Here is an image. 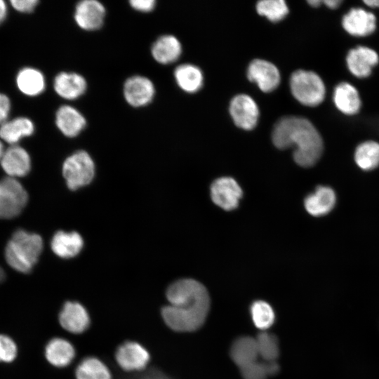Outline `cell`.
I'll return each mask as SVG.
<instances>
[{
	"label": "cell",
	"mask_w": 379,
	"mask_h": 379,
	"mask_svg": "<svg viewBox=\"0 0 379 379\" xmlns=\"http://www.w3.org/2000/svg\"><path fill=\"white\" fill-rule=\"evenodd\" d=\"M169 305L164 310L168 326L178 332H191L204 323L210 308V298L206 287L192 279H182L166 290Z\"/></svg>",
	"instance_id": "cell-1"
},
{
	"label": "cell",
	"mask_w": 379,
	"mask_h": 379,
	"mask_svg": "<svg viewBox=\"0 0 379 379\" xmlns=\"http://www.w3.org/2000/svg\"><path fill=\"white\" fill-rule=\"evenodd\" d=\"M272 138L279 149L294 147V161L302 167L312 166L323 153L321 134L306 118L288 116L280 119L274 126Z\"/></svg>",
	"instance_id": "cell-2"
},
{
	"label": "cell",
	"mask_w": 379,
	"mask_h": 379,
	"mask_svg": "<svg viewBox=\"0 0 379 379\" xmlns=\"http://www.w3.org/2000/svg\"><path fill=\"white\" fill-rule=\"evenodd\" d=\"M42 249L43 240L39 234L18 230L6 246V260L13 269L27 273L37 262Z\"/></svg>",
	"instance_id": "cell-3"
},
{
	"label": "cell",
	"mask_w": 379,
	"mask_h": 379,
	"mask_svg": "<svg viewBox=\"0 0 379 379\" xmlns=\"http://www.w3.org/2000/svg\"><path fill=\"white\" fill-rule=\"evenodd\" d=\"M290 88L293 97L307 107L318 106L326 96V86L322 79L312 71H295L290 78Z\"/></svg>",
	"instance_id": "cell-4"
},
{
	"label": "cell",
	"mask_w": 379,
	"mask_h": 379,
	"mask_svg": "<svg viewBox=\"0 0 379 379\" xmlns=\"http://www.w3.org/2000/svg\"><path fill=\"white\" fill-rule=\"evenodd\" d=\"M95 164L88 152L77 151L69 156L62 165V175L69 190L88 185L95 175Z\"/></svg>",
	"instance_id": "cell-5"
},
{
	"label": "cell",
	"mask_w": 379,
	"mask_h": 379,
	"mask_svg": "<svg viewBox=\"0 0 379 379\" xmlns=\"http://www.w3.org/2000/svg\"><path fill=\"white\" fill-rule=\"evenodd\" d=\"M28 200L27 191L15 178L6 177L0 180V218L18 215Z\"/></svg>",
	"instance_id": "cell-6"
},
{
	"label": "cell",
	"mask_w": 379,
	"mask_h": 379,
	"mask_svg": "<svg viewBox=\"0 0 379 379\" xmlns=\"http://www.w3.org/2000/svg\"><path fill=\"white\" fill-rule=\"evenodd\" d=\"M346 66L349 72L355 77H368L373 69L379 62V55L373 48L366 46H358L351 48L345 58Z\"/></svg>",
	"instance_id": "cell-7"
},
{
	"label": "cell",
	"mask_w": 379,
	"mask_h": 379,
	"mask_svg": "<svg viewBox=\"0 0 379 379\" xmlns=\"http://www.w3.org/2000/svg\"><path fill=\"white\" fill-rule=\"evenodd\" d=\"M341 25L348 34L364 37L375 31L377 19L373 13L363 8H352L343 16Z\"/></svg>",
	"instance_id": "cell-8"
},
{
	"label": "cell",
	"mask_w": 379,
	"mask_h": 379,
	"mask_svg": "<svg viewBox=\"0 0 379 379\" xmlns=\"http://www.w3.org/2000/svg\"><path fill=\"white\" fill-rule=\"evenodd\" d=\"M118 365L126 371H142L147 366L150 355L140 343L126 341L118 347L115 352Z\"/></svg>",
	"instance_id": "cell-9"
},
{
	"label": "cell",
	"mask_w": 379,
	"mask_h": 379,
	"mask_svg": "<svg viewBox=\"0 0 379 379\" xmlns=\"http://www.w3.org/2000/svg\"><path fill=\"white\" fill-rule=\"evenodd\" d=\"M242 190L237 182L230 177L215 180L211 187V197L217 206L225 211L236 208L242 197Z\"/></svg>",
	"instance_id": "cell-10"
},
{
	"label": "cell",
	"mask_w": 379,
	"mask_h": 379,
	"mask_svg": "<svg viewBox=\"0 0 379 379\" xmlns=\"http://www.w3.org/2000/svg\"><path fill=\"white\" fill-rule=\"evenodd\" d=\"M230 113L234 124L244 130H252L258 123L259 109L254 100L248 95L234 96L230 104Z\"/></svg>",
	"instance_id": "cell-11"
},
{
	"label": "cell",
	"mask_w": 379,
	"mask_h": 379,
	"mask_svg": "<svg viewBox=\"0 0 379 379\" xmlns=\"http://www.w3.org/2000/svg\"><path fill=\"white\" fill-rule=\"evenodd\" d=\"M124 96L126 101L135 107L148 105L155 94L152 81L143 76L129 77L124 84Z\"/></svg>",
	"instance_id": "cell-12"
},
{
	"label": "cell",
	"mask_w": 379,
	"mask_h": 379,
	"mask_svg": "<svg viewBox=\"0 0 379 379\" xmlns=\"http://www.w3.org/2000/svg\"><path fill=\"white\" fill-rule=\"evenodd\" d=\"M248 79L255 82L259 88L266 93L276 89L280 82V74L272 63L261 60H253L247 69Z\"/></svg>",
	"instance_id": "cell-13"
},
{
	"label": "cell",
	"mask_w": 379,
	"mask_h": 379,
	"mask_svg": "<svg viewBox=\"0 0 379 379\" xmlns=\"http://www.w3.org/2000/svg\"><path fill=\"white\" fill-rule=\"evenodd\" d=\"M61 326L67 331L79 334L84 332L90 324V317L86 309L76 301L66 302L59 314Z\"/></svg>",
	"instance_id": "cell-14"
},
{
	"label": "cell",
	"mask_w": 379,
	"mask_h": 379,
	"mask_svg": "<svg viewBox=\"0 0 379 379\" xmlns=\"http://www.w3.org/2000/svg\"><path fill=\"white\" fill-rule=\"evenodd\" d=\"M105 16V6L96 0H84L75 8L74 20L77 25L87 31L99 29Z\"/></svg>",
	"instance_id": "cell-15"
},
{
	"label": "cell",
	"mask_w": 379,
	"mask_h": 379,
	"mask_svg": "<svg viewBox=\"0 0 379 379\" xmlns=\"http://www.w3.org/2000/svg\"><path fill=\"white\" fill-rule=\"evenodd\" d=\"M333 101L336 109L347 116L358 114L362 105L358 90L347 81L340 82L335 86Z\"/></svg>",
	"instance_id": "cell-16"
},
{
	"label": "cell",
	"mask_w": 379,
	"mask_h": 379,
	"mask_svg": "<svg viewBox=\"0 0 379 379\" xmlns=\"http://www.w3.org/2000/svg\"><path fill=\"white\" fill-rule=\"evenodd\" d=\"M0 163L8 177L13 178L26 175L31 168L29 154L24 148L15 145L4 151Z\"/></svg>",
	"instance_id": "cell-17"
},
{
	"label": "cell",
	"mask_w": 379,
	"mask_h": 379,
	"mask_svg": "<svg viewBox=\"0 0 379 379\" xmlns=\"http://www.w3.org/2000/svg\"><path fill=\"white\" fill-rule=\"evenodd\" d=\"M56 93L66 100H75L86 91L87 83L84 77L75 72H60L54 79Z\"/></svg>",
	"instance_id": "cell-18"
},
{
	"label": "cell",
	"mask_w": 379,
	"mask_h": 379,
	"mask_svg": "<svg viewBox=\"0 0 379 379\" xmlns=\"http://www.w3.org/2000/svg\"><path fill=\"white\" fill-rule=\"evenodd\" d=\"M55 124L64 135L73 138L84 130L86 121L76 108L70 105H62L56 112Z\"/></svg>",
	"instance_id": "cell-19"
},
{
	"label": "cell",
	"mask_w": 379,
	"mask_h": 379,
	"mask_svg": "<svg viewBox=\"0 0 379 379\" xmlns=\"http://www.w3.org/2000/svg\"><path fill=\"white\" fill-rule=\"evenodd\" d=\"M334 191L326 186H319L305 199L306 211L312 215L319 217L328 213L335 204Z\"/></svg>",
	"instance_id": "cell-20"
},
{
	"label": "cell",
	"mask_w": 379,
	"mask_h": 379,
	"mask_svg": "<svg viewBox=\"0 0 379 379\" xmlns=\"http://www.w3.org/2000/svg\"><path fill=\"white\" fill-rule=\"evenodd\" d=\"M84 241L77 232H57L51 243L53 253L62 258H71L77 255L81 251Z\"/></svg>",
	"instance_id": "cell-21"
},
{
	"label": "cell",
	"mask_w": 379,
	"mask_h": 379,
	"mask_svg": "<svg viewBox=\"0 0 379 379\" xmlns=\"http://www.w3.org/2000/svg\"><path fill=\"white\" fill-rule=\"evenodd\" d=\"M75 354L72 343L62 338L51 339L45 348V356L48 361L58 368L69 365L74 360Z\"/></svg>",
	"instance_id": "cell-22"
},
{
	"label": "cell",
	"mask_w": 379,
	"mask_h": 379,
	"mask_svg": "<svg viewBox=\"0 0 379 379\" xmlns=\"http://www.w3.org/2000/svg\"><path fill=\"white\" fill-rule=\"evenodd\" d=\"M182 53L178 39L173 35H164L152 44L151 53L153 58L160 64L167 65L176 61Z\"/></svg>",
	"instance_id": "cell-23"
},
{
	"label": "cell",
	"mask_w": 379,
	"mask_h": 379,
	"mask_svg": "<svg viewBox=\"0 0 379 379\" xmlns=\"http://www.w3.org/2000/svg\"><path fill=\"white\" fill-rule=\"evenodd\" d=\"M232 361L239 368L258 360L256 339L249 336L238 338L230 349Z\"/></svg>",
	"instance_id": "cell-24"
},
{
	"label": "cell",
	"mask_w": 379,
	"mask_h": 379,
	"mask_svg": "<svg viewBox=\"0 0 379 379\" xmlns=\"http://www.w3.org/2000/svg\"><path fill=\"white\" fill-rule=\"evenodd\" d=\"M34 131L33 122L26 117H17L6 121L0 126V138L15 145L22 138L31 135Z\"/></svg>",
	"instance_id": "cell-25"
},
{
	"label": "cell",
	"mask_w": 379,
	"mask_h": 379,
	"mask_svg": "<svg viewBox=\"0 0 379 379\" xmlns=\"http://www.w3.org/2000/svg\"><path fill=\"white\" fill-rule=\"evenodd\" d=\"M16 84L19 90L29 96L41 94L46 85L43 74L33 67H25L20 69L16 77Z\"/></svg>",
	"instance_id": "cell-26"
},
{
	"label": "cell",
	"mask_w": 379,
	"mask_h": 379,
	"mask_svg": "<svg viewBox=\"0 0 379 379\" xmlns=\"http://www.w3.org/2000/svg\"><path fill=\"white\" fill-rule=\"evenodd\" d=\"M174 77L178 86L187 93H195L203 85L204 77L201 69L191 64L178 66L174 71Z\"/></svg>",
	"instance_id": "cell-27"
},
{
	"label": "cell",
	"mask_w": 379,
	"mask_h": 379,
	"mask_svg": "<svg viewBox=\"0 0 379 379\" xmlns=\"http://www.w3.org/2000/svg\"><path fill=\"white\" fill-rule=\"evenodd\" d=\"M354 159L363 171H371L379 166V142L366 140L359 144L354 151Z\"/></svg>",
	"instance_id": "cell-28"
},
{
	"label": "cell",
	"mask_w": 379,
	"mask_h": 379,
	"mask_svg": "<svg viewBox=\"0 0 379 379\" xmlns=\"http://www.w3.org/2000/svg\"><path fill=\"white\" fill-rule=\"evenodd\" d=\"M75 375L76 379H112L108 367L93 357H86L78 364Z\"/></svg>",
	"instance_id": "cell-29"
},
{
	"label": "cell",
	"mask_w": 379,
	"mask_h": 379,
	"mask_svg": "<svg viewBox=\"0 0 379 379\" xmlns=\"http://www.w3.org/2000/svg\"><path fill=\"white\" fill-rule=\"evenodd\" d=\"M279 370L277 361H259L257 360L250 364L240 368V372L244 379H267L268 376L274 375Z\"/></svg>",
	"instance_id": "cell-30"
},
{
	"label": "cell",
	"mask_w": 379,
	"mask_h": 379,
	"mask_svg": "<svg viewBox=\"0 0 379 379\" xmlns=\"http://www.w3.org/2000/svg\"><path fill=\"white\" fill-rule=\"evenodd\" d=\"M251 314L255 326L260 330L269 328L275 319L271 305L263 300L255 301L251 306Z\"/></svg>",
	"instance_id": "cell-31"
},
{
	"label": "cell",
	"mask_w": 379,
	"mask_h": 379,
	"mask_svg": "<svg viewBox=\"0 0 379 379\" xmlns=\"http://www.w3.org/2000/svg\"><path fill=\"white\" fill-rule=\"evenodd\" d=\"M259 357L265 361H276L279 354L278 340L275 335L261 332L255 338Z\"/></svg>",
	"instance_id": "cell-32"
},
{
	"label": "cell",
	"mask_w": 379,
	"mask_h": 379,
	"mask_svg": "<svg viewBox=\"0 0 379 379\" xmlns=\"http://www.w3.org/2000/svg\"><path fill=\"white\" fill-rule=\"evenodd\" d=\"M258 13L272 22L284 19L288 13V8L283 0H262L256 4Z\"/></svg>",
	"instance_id": "cell-33"
},
{
	"label": "cell",
	"mask_w": 379,
	"mask_h": 379,
	"mask_svg": "<svg viewBox=\"0 0 379 379\" xmlns=\"http://www.w3.org/2000/svg\"><path fill=\"white\" fill-rule=\"evenodd\" d=\"M17 347L9 337L0 335V361L10 362L16 357Z\"/></svg>",
	"instance_id": "cell-34"
},
{
	"label": "cell",
	"mask_w": 379,
	"mask_h": 379,
	"mask_svg": "<svg viewBox=\"0 0 379 379\" xmlns=\"http://www.w3.org/2000/svg\"><path fill=\"white\" fill-rule=\"evenodd\" d=\"M11 6L18 11L22 13H31L36 7L37 0H11Z\"/></svg>",
	"instance_id": "cell-35"
},
{
	"label": "cell",
	"mask_w": 379,
	"mask_h": 379,
	"mask_svg": "<svg viewBox=\"0 0 379 379\" xmlns=\"http://www.w3.org/2000/svg\"><path fill=\"white\" fill-rule=\"evenodd\" d=\"M129 3L133 9L141 12L152 11L156 4V1L154 0H133L130 1Z\"/></svg>",
	"instance_id": "cell-36"
},
{
	"label": "cell",
	"mask_w": 379,
	"mask_h": 379,
	"mask_svg": "<svg viewBox=\"0 0 379 379\" xmlns=\"http://www.w3.org/2000/svg\"><path fill=\"white\" fill-rule=\"evenodd\" d=\"M11 109V102L8 96L0 93V124L6 121Z\"/></svg>",
	"instance_id": "cell-37"
},
{
	"label": "cell",
	"mask_w": 379,
	"mask_h": 379,
	"mask_svg": "<svg viewBox=\"0 0 379 379\" xmlns=\"http://www.w3.org/2000/svg\"><path fill=\"white\" fill-rule=\"evenodd\" d=\"M322 3L328 8L331 10H335L338 8L340 5L343 3V0H324L322 1Z\"/></svg>",
	"instance_id": "cell-38"
},
{
	"label": "cell",
	"mask_w": 379,
	"mask_h": 379,
	"mask_svg": "<svg viewBox=\"0 0 379 379\" xmlns=\"http://www.w3.org/2000/svg\"><path fill=\"white\" fill-rule=\"evenodd\" d=\"M7 15V6L4 1L0 0V24L4 20Z\"/></svg>",
	"instance_id": "cell-39"
},
{
	"label": "cell",
	"mask_w": 379,
	"mask_h": 379,
	"mask_svg": "<svg viewBox=\"0 0 379 379\" xmlns=\"http://www.w3.org/2000/svg\"><path fill=\"white\" fill-rule=\"evenodd\" d=\"M363 3L369 8H379V0H364Z\"/></svg>",
	"instance_id": "cell-40"
},
{
	"label": "cell",
	"mask_w": 379,
	"mask_h": 379,
	"mask_svg": "<svg viewBox=\"0 0 379 379\" xmlns=\"http://www.w3.org/2000/svg\"><path fill=\"white\" fill-rule=\"evenodd\" d=\"M307 3L309 4L310 6L314 8L319 7L320 6L323 4L321 0H310V1H307Z\"/></svg>",
	"instance_id": "cell-41"
},
{
	"label": "cell",
	"mask_w": 379,
	"mask_h": 379,
	"mask_svg": "<svg viewBox=\"0 0 379 379\" xmlns=\"http://www.w3.org/2000/svg\"><path fill=\"white\" fill-rule=\"evenodd\" d=\"M4 151L5 150L4 149V145L2 142L0 141V161H1V159L2 158Z\"/></svg>",
	"instance_id": "cell-42"
},
{
	"label": "cell",
	"mask_w": 379,
	"mask_h": 379,
	"mask_svg": "<svg viewBox=\"0 0 379 379\" xmlns=\"http://www.w3.org/2000/svg\"><path fill=\"white\" fill-rule=\"evenodd\" d=\"M4 276H5V274L4 272V270H2V268L0 267V281H1L4 278Z\"/></svg>",
	"instance_id": "cell-43"
}]
</instances>
